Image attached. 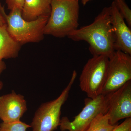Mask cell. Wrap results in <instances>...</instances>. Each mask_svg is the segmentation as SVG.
Listing matches in <instances>:
<instances>
[{"label": "cell", "mask_w": 131, "mask_h": 131, "mask_svg": "<svg viewBox=\"0 0 131 131\" xmlns=\"http://www.w3.org/2000/svg\"><path fill=\"white\" fill-rule=\"evenodd\" d=\"M118 124L111 125L107 114H100L93 121L86 131H112Z\"/></svg>", "instance_id": "13"}, {"label": "cell", "mask_w": 131, "mask_h": 131, "mask_svg": "<svg viewBox=\"0 0 131 131\" xmlns=\"http://www.w3.org/2000/svg\"><path fill=\"white\" fill-rule=\"evenodd\" d=\"M31 128L30 125L22 122L21 120L15 122L0 124V131H26Z\"/></svg>", "instance_id": "14"}, {"label": "cell", "mask_w": 131, "mask_h": 131, "mask_svg": "<svg viewBox=\"0 0 131 131\" xmlns=\"http://www.w3.org/2000/svg\"><path fill=\"white\" fill-rule=\"evenodd\" d=\"M131 81V55L115 51L109 58L106 80L102 94L112 93Z\"/></svg>", "instance_id": "7"}, {"label": "cell", "mask_w": 131, "mask_h": 131, "mask_svg": "<svg viewBox=\"0 0 131 131\" xmlns=\"http://www.w3.org/2000/svg\"><path fill=\"white\" fill-rule=\"evenodd\" d=\"M3 85V83L2 82L0 81V91H1V90L2 89Z\"/></svg>", "instance_id": "21"}, {"label": "cell", "mask_w": 131, "mask_h": 131, "mask_svg": "<svg viewBox=\"0 0 131 131\" xmlns=\"http://www.w3.org/2000/svg\"><path fill=\"white\" fill-rule=\"evenodd\" d=\"M110 94H101L94 98H86L84 107L73 121L66 117L61 119L59 126L61 131H86L96 116L107 113Z\"/></svg>", "instance_id": "6"}, {"label": "cell", "mask_w": 131, "mask_h": 131, "mask_svg": "<svg viewBox=\"0 0 131 131\" xmlns=\"http://www.w3.org/2000/svg\"><path fill=\"white\" fill-rule=\"evenodd\" d=\"M110 22L114 38L115 51L131 55V31L114 1L110 6Z\"/></svg>", "instance_id": "9"}, {"label": "cell", "mask_w": 131, "mask_h": 131, "mask_svg": "<svg viewBox=\"0 0 131 131\" xmlns=\"http://www.w3.org/2000/svg\"><path fill=\"white\" fill-rule=\"evenodd\" d=\"M52 0H24L21 13L23 18L28 21L41 16H50Z\"/></svg>", "instance_id": "11"}, {"label": "cell", "mask_w": 131, "mask_h": 131, "mask_svg": "<svg viewBox=\"0 0 131 131\" xmlns=\"http://www.w3.org/2000/svg\"><path fill=\"white\" fill-rule=\"evenodd\" d=\"M20 46L9 34L6 24L0 25V60L18 57Z\"/></svg>", "instance_id": "12"}, {"label": "cell", "mask_w": 131, "mask_h": 131, "mask_svg": "<svg viewBox=\"0 0 131 131\" xmlns=\"http://www.w3.org/2000/svg\"><path fill=\"white\" fill-rule=\"evenodd\" d=\"M8 8L10 11L14 9H19L22 11L24 0H5Z\"/></svg>", "instance_id": "16"}, {"label": "cell", "mask_w": 131, "mask_h": 131, "mask_svg": "<svg viewBox=\"0 0 131 131\" xmlns=\"http://www.w3.org/2000/svg\"><path fill=\"white\" fill-rule=\"evenodd\" d=\"M24 96L12 91L0 96V119L5 123L20 121L27 111Z\"/></svg>", "instance_id": "10"}, {"label": "cell", "mask_w": 131, "mask_h": 131, "mask_svg": "<svg viewBox=\"0 0 131 131\" xmlns=\"http://www.w3.org/2000/svg\"><path fill=\"white\" fill-rule=\"evenodd\" d=\"M79 0H52L51 10L44 28L45 35L64 38L78 29Z\"/></svg>", "instance_id": "2"}, {"label": "cell", "mask_w": 131, "mask_h": 131, "mask_svg": "<svg viewBox=\"0 0 131 131\" xmlns=\"http://www.w3.org/2000/svg\"><path fill=\"white\" fill-rule=\"evenodd\" d=\"M109 58L104 56H93L89 59L80 75V87L88 98L101 94L106 80Z\"/></svg>", "instance_id": "5"}, {"label": "cell", "mask_w": 131, "mask_h": 131, "mask_svg": "<svg viewBox=\"0 0 131 131\" xmlns=\"http://www.w3.org/2000/svg\"><path fill=\"white\" fill-rule=\"evenodd\" d=\"M6 66L3 60H0V75L6 69Z\"/></svg>", "instance_id": "18"}, {"label": "cell", "mask_w": 131, "mask_h": 131, "mask_svg": "<svg viewBox=\"0 0 131 131\" xmlns=\"http://www.w3.org/2000/svg\"></svg>", "instance_id": "22"}, {"label": "cell", "mask_w": 131, "mask_h": 131, "mask_svg": "<svg viewBox=\"0 0 131 131\" xmlns=\"http://www.w3.org/2000/svg\"><path fill=\"white\" fill-rule=\"evenodd\" d=\"M0 13L5 19L8 31L19 44L38 43L43 39L44 28L50 16H41L37 19L28 21L23 18L21 10H12L6 14L0 4Z\"/></svg>", "instance_id": "3"}, {"label": "cell", "mask_w": 131, "mask_h": 131, "mask_svg": "<svg viewBox=\"0 0 131 131\" xmlns=\"http://www.w3.org/2000/svg\"><path fill=\"white\" fill-rule=\"evenodd\" d=\"M120 14L127 21L129 27L131 26V10L125 0L114 1Z\"/></svg>", "instance_id": "15"}, {"label": "cell", "mask_w": 131, "mask_h": 131, "mask_svg": "<svg viewBox=\"0 0 131 131\" xmlns=\"http://www.w3.org/2000/svg\"><path fill=\"white\" fill-rule=\"evenodd\" d=\"M112 131H131V118L126 119L118 125Z\"/></svg>", "instance_id": "17"}, {"label": "cell", "mask_w": 131, "mask_h": 131, "mask_svg": "<svg viewBox=\"0 0 131 131\" xmlns=\"http://www.w3.org/2000/svg\"><path fill=\"white\" fill-rule=\"evenodd\" d=\"M107 114L112 125L131 118V81L110 94Z\"/></svg>", "instance_id": "8"}, {"label": "cell", "mask_w": 131, "mask_h": 131, "mask_svg": "<svg viewBox=\"0 0 131 131\" xmlns=\"http://www.w3.org/2000/svg\"><path fill=\"white\" fill-rule=\"evenodd\" d=\"M77 76L75 70L68 85L56 99L42 103L36 110L30 125L31 131H54L61 121V109L69 96Z\"/></svg>", "instance_id": "4"}, {"label": "cell", "mask_w": 131, "mask_h": 131, "mask_svg": "<svg viewBox=\"0 0 131 131\" xmlns=\"http://www.w3.org/2000/svg\"><path fill=\"white\" fill-rule=\"evenodd\" d=\"M68 37L73 41L87 42L93 56H104L110 58L115 51L110 7L104 8L91 24L73 31Z\"/></svg>", "instance_id": "1"}, {"label": "cell", "mask_w": 131, "mask_h": 131, "mask_svg": "<svg viewBox=\"0 0 131 131\" xmlns=\"http://www.w3.org/2000/svg\"><path fill=\"white\" fill-rule=\"evenodd\" d=\"M5 24H6V22H5V19L0 13V25H2Z\"/></svg>", "instance_id": "19"}, {"label": "cell", "mask_w": 131, "mask_h": 131, "mask_svg": "<svg viewBox=\"0 0 131 131\" xmlns=\"http://www.w3.org/2000/svg\"><path fill=\"white\" fill-rule=\"evenodd\" d=\"M81 1L83 5H85L87 4V3L89 2L90 1H91V0H81Z\"/></svg>", "instance_id": "20"}]
</instances>
